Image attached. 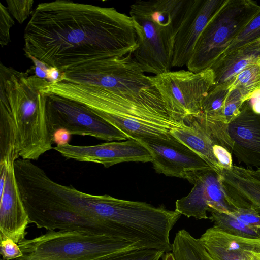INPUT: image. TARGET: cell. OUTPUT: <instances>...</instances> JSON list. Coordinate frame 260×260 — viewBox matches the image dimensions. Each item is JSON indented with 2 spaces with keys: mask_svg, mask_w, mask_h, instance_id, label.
<instances>
[{
  "mask_svg": "<svg viewBox=\"0 0 260 260\" xmlns=\"http://www.w3.org/2000/svg\"><path fill=\"white\" fill-rule=\"evenodd\" d=\"M25 53L61 72L133 54L132 19L113 7L66 0L39 4L24 34Z\"/></svg>",
  "mask_w": 260,
  "mask_h": 260,
  "instance_id": "cell-1",
  "label": "cell"
},
{
  "mask_svg": "<svg viewBox=\"0 0 260 260\" xmlns=\"http://www.w3.org/2000/svg\"><path fill=\"white\" fill-rule=\"evenodd\" d=\"M44 93L84 105L121 131L128 139L167 138L172 129L187 125L168 110L151 83L139 90L124 91L56 81L48 84Z\"/></svg>",
  "mask_w": 260,
  "mask_h": 260,
  "instance_id": "cell-2",
  "label": "cell"
},
{
  "mask_svg": "<svg viewBox=\"0 0 260 260\" xmlns=\"http://www.w3.org/2000/svg\"><path fill=\"white\" fill-rule=\"evenodd\" d=\"M0 64V108L7 111L15 122L19 156L38 160L53 148L46 120V95L41 93L49 82Z\"/></svg>",
  "mask_w": 260,
  "mask_h": 260,
  "instance_id": "cell-3",
  "label": "cell"
},
{
  "mask_svg": "<svg viewBox=\"0 0 260 260\" xmlns=\"http://www.w3.org/2000/svg\"><path fill=\"white\" fill-rule=\"evenodd\" d=\"M181 0L137 1L130 6L138 47L133 56L145 73L169 72Z\"/></svg>",
  "mask_w": 260,
  "mask_h": 260,
  "instance_id": "cell-4",
  "label": "cell"
},
{
  "mask_svg": "<svg viewBox=\"0 0 260 260\" xmlns=\"http://www.w3.org/2000/svg\"><path fill=\"white\" fill-rule=\"evenodd\" d=\"M18 245L23 256L14 260H96L140 249L115 238L77 231H48Z\"/></svg>",
  "mask_w": 260,
  "mask_h": 260,
  "instance_id": "cell-5",
  "label": "cell"
},
{
  "mask_svg": "<svg viewBox=\"0 0 260 260\" xmlns=\"http://www.w3.org/2000/svg\"><path fill=\"white\" fill-rule=\"evenodd\" d=\"M259 11L254 1L225 0L198 38L188 70L197 72L210 68Z\"/></svg>",
  "mask_w": 260,
  "mask_h": 260,
  "instance_id": "cell-6",
  "label": "cell"
},
{
  "mask_svg": "<svg viewBox=\"0 0 260 260\" xmlns=\"http://www.w3.org/2000/svg\"><path fill=\"white\" fill-rule=\"evenodd\" d=\"M148 77L168 110L183 121L202 112L203 102L215 85L214 73L210 68L197 72L170 71Z\"/></svg>",
  "mask_w": 260,
  "mask_h": 260,
  "instance_id": "cell-7",
  "label": "cell"
},
{
  "mask_svg": "<svg viewBox=\"0 0 260 260\" xmlns=\"http://www.w3.org/2000/svg\"><path fill=\"white\" fill-rule=\"evenodd\" d=\"M46 95V120L53 143L55 134L60 131L107 141L128 139L121 131L84 105L57 95Z\"/></svg>",
  "mask_w": 260,
  "mask_h": 260,
  "instance_id": "cell-8",
  "label": "cell"
},
{
  "mask_svg": "<svg viewBox=\"0 0 260 260\" xmlns=\"http://www.w3.org/2000/svg\"><path fill=\"white\" fill-rule=\"evenodd\" d=\"M56 81L124 91L139 90L151 84L149 77L145 75L133 54L121 58L92 62L61 72L60 78Z\"/></svg>",
  "mask_w": 260,
  "mask_h": 260,
  "instance_id": "cell-9",
  "label": "cell"
},
{
  "mask_svg": "<svg viewBox=\"0 0 260 260\" xmlns=\"http://www.w3.org/2000/svg\"><path fill=\"white\" fill-rule=\"evenodd\" d=\"M137 140L150 152L153 168L158 173L185 179L192 184L200 174L212 169L200 156L172 135L167 138H146Z\"/></svg>",
  "mask_w": 260,
  "mask_h": 260,
  "instance_id": "cell-10",
  "label": "cell"
},
{
  "mask_svg": "<svg viewBox=\"0 0 260 260\" xmlns=\"http://www.w3.org/2000/svg\"><path fill=\"white\" fill-rule=\"evenodd\" d=\"M225 0H181L176 23L172 67L189 62L197 41Z\"/></svg>",
  "mask_w": 260,
  "mask_h": 260,
  "instance_id": "cell-11",
  "label": "cell"
},
{
  "mask_svg": "<svg viewBox=\"0 0 260 260\" xmlns=\"http://www.w3.org/2000/svg\"><path fill=\"white\" fill-rule=\"evenodd\" d=\"M53 149L67 159L98 163L107 168L124 162L152 161L150 152L139 141L109 142L91 146L58 144Z\"/></svg>",
  "mask_w": 260,
  "mask_h": 260,
  "instance_id": "cell-12",
  "label": "cell"
},
{
  "mask_svg": "<svg viewBox=\"0 0 260 260\" xmlns=\"http://www.w3.org/2000/svg\"><path fill=\"white\" fill-rule=\"evenodd\" d=\"M194 186L186 197L176 201L175 210L181 215L196 219H207V212L212 210L232 213L235 208L223 186L220 175L213 169L200 174Z\"/></svg>",
  "mask_w": 260,
  "mask_h": 260,
  "instance_id": "cell-13",
  "label": "cell"
},
{
  "mask_svg": "<svg viewBox=\"0 0 260 260\" xmlns=\"http://www.w3.org/2000/svg\"><path fill=\"white\" fill-rule=\"evenodd\" d=\"M228 133L231 153L238 161L248 168H260V114L252 110L248 101L229 123Z\"/></svg>",
  "mask_w": 260,
  "mask_h": 260,
  "instance_id": "cell-14",
  "label": "cell"
},
{
  "mask_svg": "<svg viewBox=\"0 0 260 260\" xmlns=\"http://www.w3.org/2000/svg\"><path fill=\"white\" fill-rule=\"evenodd\" d=\"M14 163H7L5 185L0 195V238H8L18 244L25 239L30 221L17 182Z\"/></svg>",
  "mask_w": 260,
  "mask_h": 260,
  "instance_id": "cell-15",
  "label": "cell"
},
{
  "mask_svg": "<svg viewBox=\"0 0 260 260\" xmlns=\"http://www.w3.org/2000/svg\"><path fill=\"white\" fill-rule=\"evenodd\" d=\"M199 239L214 260H260V239L234 236L213 226Z\"/></svg>",
  "mask_w": 260,
  "mask_h": 260,
  "instance_id": "cell-16",
  "label": "cell"
},
{
  "mask_svg": "<svg viewBox=\"0 0 260 260\" xmlns=\"http://www.w3.org/2000/svg\"><path fill=\"white\" fill-rule=\"evenodd\" d=\"M224 190L235 208L250 207L260 213V168L233 165L219 173Z\"/></svg>",
  "mask_w": 260,
  "mask_h": 260,
  "instance_id": "cell-17",
  "label": "cell"
},
{
  "mask_svg": "<svg viewBox=\"0 0 260 260\" xmlns=\"http://www.w3.org/2000/svg\"><path fill=\"white\" fill-rule=\"evenodd\" d=\"M260 63V41L256 40L236 49L219 58L210 67L214 85L232 81L246 68Z\"/></svg>",
  "mask_w": 260,
  "mask_h": 260,
  "instance_id": "cell-18",
  "label": "cell"
},
{
  "mask_svg": "<svg viewBox=\"0 0 260 260\" xmlns=\"http://www.w3.org/2000/svg\"><path fill=\"white\" fill-rule=\"evenodd\" d=\"M185 127L177 128L171 134L200 156L217 173L221 169L215 158L213 146L218 143L211 135L192 117L185 119Z\"/></svg>",
  "mask_w": 260,
  "mask_h": 260,
  "instance_id": "cell-19",
  "label": "cell"
},
{
  "mask_svg": "<svg viewBox=\"0 0 260 260\" xmlns=\"http://www.w3.org/2000/svg\"><path fill=\"white\" fill-rule=\"evenodd\" d=\"M19 156L16 127L11 114L0 108V164L14 163Z\"/></svg>",
  "mask_w": 260,
  "mask_h": 260,
  "instance_id": "cell-20",
  "label": "cell"
},
{
  "mask_svg": "<svg viewBox=\"0 0 260 260\" xmlns=\"http://www.w3.org/2000/svg\"><path fill=\"white\" fill-rule=\"evenodd\" d=\"M172 252L175 260H214L197 239L185 229L175 234Z\"/></svg>",
  "mask_w": 260,
  "mask_h": 260,
  "instance_id": "cell-21",
  "label": "cell"
},
{
  "mask_svg": "<svg viewBox=\"0 0 260 260\" xmlns=\"http://www.w3.org/2000/svg\"><path fill=\"white\" fill-rule=\"evenodd\" d=\"M208 218L213 222V227L226 233L239 237L260 239V229L247 224L231 213L212 210Z\"/></svg>",
  "mask_w": 260,
  "mask_h": 260,
  "instance_id": "cell-22",
  "label": "cell"
},
{
  "mask_svg": "<svg viewBox=\"0 0 260 260\" xmlns=\"http://www.w3.org/2000/svg\"><path fill=\"white\" fill-rule=\"evenodd\" d=\"M238 90L245 101L260 90V63L250 66L239 73L231 81L230 91Z\"/></svg>",
  "mask_w": 260,
  "mask_h": 260,
  "instance_id": "cell-23",
  "label": "cell"
},
{
  "mask_svg": "<svg viewBox=\"0 0 260 260\" xmlns=\"http://www.w3.org/2000/svg\"><path fill=\"white\" fill-rule=\"evenodd\" d=\"M231 84V81L214 85L203 102L201 113L208 118L223 122L221 114L230 92Z\"/></svg>",
  "mask_w": 260,
  "mask_h": 260,
  "instance_id": "cell-24",
  "label": "cell"
},
{
  "mask_svg": "<svg viewBox=\"0 0 260 260\" xmlns=\"http://www.w3.org/2000/svg\"><path fill=\"white\" fill-rule=\"evenodd\" d=\"M258 39H260V11L238 35L220 57Z\"/></svg>",
  "mask_w": 260,
  "mask_h": 260,
  "instance_id": "cell-25",
  "label": "cell"
},
{
  "mask_svg": "<svg viewBox=\"0 0 260 260\" xmlns=\"http://www.w3.org/2000/svg\"><path fill=\"white\" fill-rule=\"evenodd\" d=\"M245 102L238 90H231L221 111L223 122L228 125L239 114Z\"/></svg>",
  "mask_w": 260,
  "mask_h": 260,
  "instance_id": "cell-26",
  "label": "cell"
},
{
  "mask_svg": "<svg viewBox=\"0 0 260 260\" xmlns=\"http://www.w3.org/2000/svg\"><path fill=\"white\" fill-rule=\"evenodd\" d=\"M165 253L154 249H139L96 260H159Z\"/></svg>",
  "mask_w": 260,
  "mask_h": 260,
  "instance_id": "cell-27",
  "label": "cell"
},
{
  "mask_svg": "<svg viewBox=\"0 0 260 260\" xmlns=\"http://www.w3.org/2000/svg\"><path fill=\"white\" fill-rule=\"evenodd\" d=\"M7 8L13 17L22 24L32 12L33 0H7Z\"/></svg>",
  "mask_w": 260,
  "mask_h": 260,
  "instance_id": "cell-28",
  "label": "cell"
},
{
  "mask_svg": "<svg viewBox=\"0 0 260 260\" xmlns=\"http://www.w3.org/2000/svg\"><path fill=\"white\" fill-rule=\"evenodd\" d=\"M7 7L0 3V45L1 47L7 46L10 41V30L14 24Z\"/></svg>",
  "mask_w": 260,
  "mask_h": 260,
  "instance_id": "cell-29",
  "label": "cell"
},
{
  "mask_svg": "<svg viewBox=\"0 0 260 260\" xmlns=\"http://www.w3.org/2000/svg\"><path fill=\"white\" fill-rule=\"evenodd\" d=\"M231 214L247 224L260 229V213L254 209L236 208Z\"/></svg>",
  "mask_w": 260,
  "mask_h": 260,
  "instance_id": "cell-30",
  "label": "cell"
},
{
  "mask_svg": "<svg viewBox=\"0 0 260 260\" xmlns=\"http://www.w3.org/2000/svg\"><path fill=\"white\" fill-rule=\"evenodd\" d=\"M0 254L2 260H14L23 256L18 244L8 238H0Z\"/></svg>",
  "mask_w": 260,
  "mask_h": 260,
  "instance_id": "cell-31",
  "label": "cell"
},
{
  "mask_svg": "<svg viewBox=\"0 0 260 260\" xmlns=\"http://www.w3.org/2000/svg\"><path fill=\"white\" fill-rule=\"evenodd\" d=\"M213 152L221 170L230 169L233 166L232 153L225 147L215 143L213 146Z\"/></svg>",
  "mask_w": 260,
  "mask_h": 260,
  "instance_id": "cell-32",
  "label": "cell"
},
{
  "mask_svg": "<svg viewBox=\"0 0 260 260\" xmlns=\"http://www.w3.org/2000/svg\"><path fill=\"white\" fill-rule=\"evenodd\" d=\"M25 55L34 63L35 75L40 78L47 80L48 73L50 66L29 54L25 53Z\"/></svg>",
  "mask_w": 260,
  "mask_h": 260,
  "instance_id": "cell-33",
  "label": "cell"
},
{
  "mask_svg": "<svg viewBox=\"0 0 260 260\" xmlns=\"http://www.w3.org/2000/svg\"><path fill=\"white\" fill-rule=\"evenodd\" d=\"M249 100L251 101V104L250 105L252 110L260 114V90L255 92Z\"/></svg>",
  "mask_w": 260,
  "mask_h": 260,
  "instance_id": "cell-34",
  "label": "cell"
},
{
  "mask_svg": "<svg viewBox=\"0 0 260 260\" xmlns=\"http://www.w3.org/2000/svg\"><path fill=\"white\" fill-rule=\"evenodd\" d=\"M61 72L56 68L50 67L48 73L47 80L52 83L57 81L60 77Z\"/></svg>",
  "mask_w": 260,
  "mask_h": 260,
  "instance_id": "cell-35",
  "label": "cell"
},
{
  "mask_svg": "<svg viewBox=\"0 0 260 260\" xmlns=\"http://www.w3.org/2000/svg\"><path fill=\"white\" fill-rule=\"evenodd\" d=\"M162 260H175L172 252H166L161 257Z\"/></svg>",
  "mask_w": 260,
  "mask_h": 260,
  "instance_id": "cell-36",
  "label": "cell"
},
{
  "mask_svg": "<svg viewBox=\"0 0 260 260\" xmlns=\"http://www.w3.org/2000/svg\"><path fill=\"white\" fill-rule=\"evenodd\" d=\"M258 40V41H260V39H258V40Z\"/></svg>",
  "mask_w": 260,
  "mask_h": 260,
  "instance_id": "cell-37",
  "label": "cell"
}]
</instances>
